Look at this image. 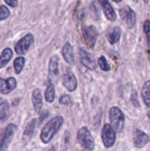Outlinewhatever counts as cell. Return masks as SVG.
<instances>
[{
    "mask_svg": "<svg viewBox=\"0 0 150 151\" xmlns=\"http://www.w3.org/2000/svg\"><path fill=\"white\" fill-rule=\"evenodd\" d=\"M77 142L82 147L81 151H93L95 142L87 127H82L77 133Z\"/></svg>",
    "mask_w": 150,
    "mask_h": 151,
    "instance_id": "cell-2",
    "label": "cell"
},
{
    "mask_svg": "<svg viewBox=\"0 0 150 151\" xmlns=\"http://www.w3.org/2000/svg\"><path fill=\"white\" fill-rule=\"evenodd\" d=\"M10 111V105L6 100L2 101L0 103V122L5 120L9 115Z\"/></svg>",
    "mask_w": 150,
    "mask_h": 151,
    "instance_id": "cell-22",
    "label": "cell"
},
{
    "mask_svg": "<svg viewBox=\"0 0 150 151\" xmlns=\"http://www.w3.org/2000/svg\"><path fill=\"white\" fill-rule=\"evenodd\" d=\"M4 2L12 7H16L18 5V1L16 0H11V1L10 0H5Z\"/></svg>",
    "mask_w": 150,
    "mask_h": 151,
    "instance_id": "cell-30",
    "label": "cell"
},
{
    "mask_svg": "<svg viewBox=\"0 0 150 151\" xmlns=\"http://www.w3.org/2000/svg\"><path fill=\"white\" fill-rule=\"evenodd\" d=\"M147 116H148V117L150 119V111L148 112V114H147Z\"/></svg>",
    "mask_w": 150,
    "mask_h": 151,
    "instance_id": "cell-31",
    "label": "cell"
},
{
    "mask_svg": "<svg viewBox=\"0 0 150 151\" xmlns=\"http://www.w3.org/2000/svg\"><path fill=\"white\" fill-rule=\"evenodd\" d=\"M10 10L6 6L0 5V21L7 19L10 16Z\"/></svg>",
    "mask_w": 150,
    "mask_h": 151,
    "instance_id": "cell-26",
    "label": "cell"
},
{
    "mask_svg": "<svg viewBox=\"0 0 150 151\" xmlns=\"http://www.w3.org/2000/svg\"><path fill=\"white\" fill-rule=\"evenodd\" d=\"M62 54H63L65 60L69 64H74V51L73 47H72L70 43L66 42L65 44V45L63 47V50H62Z\"/></svg>",
    "mask_w": 150,
    "mask_h": 151,
    "instance_id": "cell-16",
    "label": "cell"
},
{
    "mask_svg": "<svg viewBox=\"0 0 150 151\" xmlns=\"http://www.w3.org/2000/svg\"><path fill=\"white\" fill-rule=\"evenodd\" d=\"M130 101L132 103V104L133 105V106H135V108L140 107V102L139 100H138V92H137L136 90L133 89L132 91L130 96Z\"/></svg>",
    "mask_w": 150,
    "mask_h": 151,
    "instance_id": "cell-27",
    "label": "cell"
},
{
    "mask_svg": "<svg viewBox=\"0 0 150 151\" xmlns=\"http://www.w3.org/2000/svg\"><path fill=\"white\" fill-rule=\"evenodd\" d=\"M99 3L102 7L106 18L110 22H115L117 19V16L110 2L107 0H101V1H99Z\"/></svg>",
    "mask_w": 150,
    "mask_h": 151,
    "instance_id": "cell-15",
    "label": "cell"
},
{
    "mask_svg": "<svg viewBox=\"0 0 150 151\" xmlns=\"http://www.w3.org/2000/svg\"><path fill=\"white\" fill-rule=\"evenodd\" d=\"M63 85L68 91H74L77 87V81L75 75L70 71H67L62 77Z\"/></svg>",
    "mask_w": 150,
    "mask_h": 151,
    "instance_id": "cell-11",
    "label": "cell"
},
{
    "mask_svg": "<svg viewBox=\"0 0 150 151\" xmlns=\"http://www.w3.org/2000/svg\"><path fill=\"white\" fill-rule=\"evenodd\" d=\"M98 64L99 66L100 69L102 71H105V72H108L110 70L111 67L109 65V63H107V60H106L105 57L104 56H101L98 59Z\"/></svg>",
    "mask_w": 150,
    "mask_h": 151,
    "instance_id": "cell-25",
    "label": "cell"
},
{
    "mask_svg": "<svg viewBox=\"0 0 150 151\" xmlns=\"http://www.w3.org/2000/svg\"><path fill=\"white\" fill-rule=\"evenodd\" d=\"M49 82L51 84L57 82L58 79V58L57 56L51 58L49 63Z\"/></svg>",
    "mask_w": 150,
    "mask_h": 151,
    "instance_id": "cell-12",
    "label": "cell"
},
{
    "mask_svg": "<svg viewBox=\"0 0 150 151\" xmlns=\"http://www.w3.org/2000/svg\"><path fill=\"white\" fill-rule=\"evenodd\" d=\"M25 64V58L23 57H19L15 59L14 62H13V66H14L15 72L17 75L20 74L21 72L22 69H23L24 66Z\"/></svg>",
    "mask_w": 150,
    "mask_h": 151,
    "instance_id": "cell-23",
    "label": "cell"
},
{
    "mask_svg": "<svg viewBox=\"0 0 150 151\" xmlns=\"http://www.w3.org/2000/svg\"><path fill=\"white\" fill-rule=\"evenodd\" d=\"M64 122L63 116H57L49 121L41 131L40 138L44 144H48L51 141Z\"/></svg>",
    "mask_w": 150,
    "mask_h": 151,
    "instance_id": "cell-1",
    "label": "cell"
},
{
    "mask_svg": "<svg viewBox=\"0 0 150 151\" xmlns=\"http://www.w3.org/2000/svg\"><path fill=\"white\" fill-rule=\"evenodd\" d=\"M43 98L41 91L39 88H35L32 91V102L33 105V108L37 113H39L41 111L43 106Z\"/></svg>",
    "mask_w": 150,
    "mask_h": 151,
    "instance_id": "cell-17",
    "label": "cell"
},
{
    "mask_svg": "<svg viewBox=\"0 0 150 151\" xmlns=\"http://www.w3.org/2000/svg\"><path fill=\"white\" fill-rule=\"evenodd\" d=\"M13 53L10 48H5L0 55V69L4 67L13 58Z\"/></svg>",
    "mask_w": 150,
    "mask_h": 151,
    "instance_id": "cell-19",
    "label": "cell"
},
{
    "mask_svg": "<svg viewBox=\"0 0 150 151\" xmlns=\"http://www.w3.org/2000/svg\"><path fill=\"white\" fill-rule=\"evenodd\" d=\"M119 15L124 23L128 28L132 29L136 24V16L134 10L129 6L125 5L119 9Z\"/></svg>",
    "mask_w": 150,
    "mask_h": 151,
    "instance_id": "cell-5",
    "label": "cell"
},
{
    "mask_svg": "<svg viewBox=\"0 0 150 151\" xmlns=\"http://www.w3.org/2000/svg\"><path fill=\"white\" fill-rule=\"evenodd\" d=\"M34 42V37L31 33L26 34L21 38L15 46V51L19 55H24L29 50Z\"/></svg>",
    "mask_w": 150,
    "mask_h": 151,
    "instance_id": "cell-8",
    "label": "cell"
},
{
    "mask_svg": "<svg viewBox=\"0 0 150 151\" xmlns=\"http://www.w3.org/2000/svg\"><path fill=\"white\" fill-rule=\"evenodd\" d=\"M98 38V32L94 26L86 27L82 29V40L88 48L93 49L96 43Z\"/></svg>",
    "mask_w": 150,
    "mask_h": 151,
    "instance_id": "cell-6",
    "label": "cell"
},
{
    "mask_svg": "<svg viewBox=\"0 0 150 151\" xmlns=\"http://www.w3.org/2000/svg\"><path fill=\"white\" fill-rule=\"evenodd\" d=\"M109 118L112 128L116 132L120 133L124 128V114L119 108L113 106L109 112Z\"/></svg>",
    "mask_w": 150,
    "mask_h": 151,
    "instance_id": "cell-3",
    "label": "cell"
},
{
    "mask_svg": "<svg viewBox=\"0 0 150 151\" xmlns=\"http://www.w3.org/2000/svg\"><path fill=\"white\" fill-rule=\"evenodd\" d=\"M79 57H80L81 63L85 67L90 70H94L96 68V63L95 58L91 53L88 52L83 49H79Z\"/></svg>",
    "mask_w": 150,
    "mask_h": 151,
    "instance_id": "cell-9",
    "label": "cell"
},
{
    "mask_svg": "<svg viewBox=\"0 0 150 151\" xmlns=\"http://www.w3.org/2000/svg\"><path fill=\"white\" fill-rule=\"evenodd\" d=\"M141 95H142L144 104L147 107L150 108V81H146L143 85Z\"/></svg>",
    "mask_w": 150,
    "mask_h": 151,
    "instance_id": "cell-20",
    "label": "cell"
},
{
    "mask_svg": "<svg viewBox=\"0 0 150 151\" xmlns=\"http://www.w3.org/2000/svg\"><path fill=\"white\" fill-rule=\"evenodd\" d=\"M101 137L105 147L110 148L114 145L116 139V131L110 124H104L101 130Z\"/></svg>",
    "mask_w": 150,
    "mask_h": 151,
    "instance_id": "cell-7",
    "label": "cell"
},
{
    "mask_svg": "<svg viewBox=\"0 0 150 151\" xmlns=\"http://www.w3.org/2000/svg\"><path fill=\"white\" fill-rule=\"evenodd\" d=\"M35 125H36V119H31L28 122L24 131L23 135H22V141L24 142H28L31 139L34 134Z\"/></svg>",
    "mask_w": 150,
    "mask_h": 151,
    "instance_id": "cell-18",
    "label": "cell"
},
{
    "mask_svg": "<svg viewBox=\"0 0 150 151\" xmlns=\"http://www.w3.org/2000/svg\"><path fill=\"white\" fill-rule=\"evenodd\" d=\"M121 28L119 27L116 26L113 27L108 28L105 32L106 38L110 44H115L118 43L121 38Z\"/></svg>",
    "mask_w": 150,
    "mask_h": 151,
    "instance_id": "cell-14",
    "label": "cell"
},
{
    "mask_svg": "<svg viewBox=\"0 0 150 151\" xmlns=\"http://www.w3.org/2000/svg\"><path fill=\"white\" fill-rule=\"evenodd\" d=\"M55 98V89L53 84L48 82L45 91V100L47 103H52Z\"/></svg>",
    "mask_w": 150,
    "mask_h": 151,
    "instance_id": "cell-21",
    "label": "cell"
},
{
    "mask_svg": "<svg viewBox=\"0 0 150 151\" xmlns=\"http://www.w3.org/2000/svg\"><path fill=\"white\" fill-rule=\"evenodd\" d=\"M1 100H2V99H1V97H0V103H1Z\"/></svg>",
    "mask_w": 150,
    "mask_h": 151,
    "instance_id": "cell-32",
    "label": "cell"
},
{
    "mask_svg": "<svg viewBox=\"0 0 150 151\" xmlns=\"http://www.w3.org/2000/svg\"><path fill=\"white\" fill-rule=\"evenodd\" d=\"M91 16L94 20L98 21L100 19L101 15H100V9L99 7L98 2L97 1H93L91 4Z\"/></svg>",
    "mask_w": 150,
    "mask_h": 151,
    "instance_id": "cell-24",
    "label": "cell"
},
{
    "mask_svg": "<svg viewBox=\"0 0 150 151\" xmlns=\"http://www.w3.org/2000/svg\"><path fill=\"white\" fill-rule=\"evenodd\" d=\"M150 141L149 136L144 131L136 129L133 133V144L137 148H142Z\"/></svg>",
    "mask_w": 150,
    "mask_h": 151,
    "instance_id": "cell-10",
    "label": "cell"
},
{
    "mask_svg": "<svg viewBox=\"0 0 150 151\" xmlns=\"http://www.w3.org/2000/svg\"><path fill=\"white\" fill-rule=\"evenodd\" d=\"M59 103L61 105H65V106H68V105L71 103V98L68 94H63L59 99Z\"/></svg>",
    "mask_w": 150,
    "mask_h": 151,
    "instance_id": "cell-29",
    "label": "cell"
},
{
    "mask_svg": "<svg viewBox=\"0 0 150 151\" xmlns=\"http://www.w3.org/2000/svg\"><path fill=\"white\" fill-rule=\"evenodd\" d=\"M16 131L14 124L7 125L0 134V151H4L8 148Z\"/></svg>",
    "mask_w": 150,
    "mask_h": 151,
    "instance_id": "cell-4",
    "label": "cell"
},
{
    "mask_svg": "<svg viewBox=\"0 0 150 151\" xmlns=\"http://www.w3.org/2000/svg\"><path fill=\"white\" fill-rule=\"evenodd\" d=\"M16 86H17V81L16 78L13 77H10L7 79L0 78V93L1 94H9L16 88Z\"/></svg>",
    "mask_w": 150,
    "mask_h": 151,
    "instance_id": "cell-13",
    "label": "cell"
},
{
    "mask_svg": "<svg viewBox=\"0 0 150 151\" xmlns=\"http://www.w3.org/2000/svg\"><path fill=\"white\" fill-rule=\"evenodd\" d=\"M144 32L146 33V35L148 44L150 47V21L149 20H146L144 22Z\"/></svg>",
    "mask_w": 150,
    "mask_h": 151,
    "instance_id": "cell-28",
    "label": "cell"
}]
</instances>
